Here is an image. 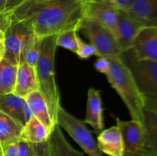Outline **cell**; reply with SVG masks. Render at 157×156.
Segmentation results:
<instances>
[{
    "mask_svg": "<svg viewBox=\"0 0 157 156\" xmlns=\"http://www.w3.org/2000/svg\"><path fill=\"white\" fill-rule=\"evenodd\" d=\"M11 13L31 21L35 35L43 39L63 32L77 29L84 18L81 0H53L36 3L29 0Z\"/></svg>",
    "mask_w": 157,
    "mask_h": 156,
    "instance_id": "1",
    "label": "cell"
},
{
    "mask_svg": "<svg viewBox=\"0 0 157 156\" xmlns=\"http://www.w3.org/2000/svg\"><path fill=\"white\" fill-rule=\"evenodd\" d=\"M58 35L42 39L40 56L35 67L38 91L44 97L54 124H57L58 112L61 106L60 93L55 80V57Z\"/></svg>",
    "mask_w": 157,
    "mask_h": 156,
    "instance_id": "2",
    "label": "cell"
},
{
    "mask_svg": "<svg viewBox=\"0 0 157 156\" xmlns=\"http://www.w3.org/2000/svg\"><path fill=\"white\" fill-rule=\"evenodd\" d=\"M111 60L110 69L105 76L127 106L133 120L144 127V102L131 70L124 58Z\"/></svg>",
    "mask_w": 157,
    "mask_h": 156,
    "instance_id": "3",
    "label": "cell"
},
{
    "mask_svg": "<svg viewBox=\"0 0 157 156\" xmlns=\"http://www.w3.org/2000/svg\"><path fill=\"white\" fill-rule=\"evenodd\" d=\"M123 58L140 92L144 110L157 113V63L136 59L130 50L124 53Z\"/></svg>",
    "mask_w": 157,
    "mask_h": 156,
    "instance_id": "4",
    "label": "cell"
},
{
    "mask_svg": "<svg viewBox=\"0 0 157 156\" xmlns=\"http://www.w3.org/2000/svg\"><path fill=\"white\" fill-rule=\"evenodd\" d=\"M9 12L7 24L4 32V58L15 65H18L19 57L25 47L35 36L30 20L18 17Z\"/></svg>",
    "mask_w": 157,
    "mask_h": 156,
    "instance_id": "5",
    "label": "cell"
},
{
    "mask_svg": "<svg viewBox=\"0 0 157 156\" xmlns=\"http://www.w3.org/2000/svg\"><path fill=\"white\" fill-rule=\"evenodd\" d=\"M78 32L85 36L96 48L98 57H104L109 59L122 58L124 53L115 36L99 23L83 18L78 27Z\"/></svg>",
    "mask_w": 157,
    "mask_h": 156,
    "instance_id": "6",
    "label": "cell"
},
{
    "mask_svg": "<svg viewBox=\"0 0 157 156\" xmlns=\"http://www.w3.org/2000/svg\"><path fill=\"white\" fill-rule=\"evenodd\" d=\"M57 123L67 132L87 155L103 156L91 132L87 128L84 121L71 115L62 106L58 112Z\"/></svg>",
    "mask_w": 157,
    "mask_h": 156,
    "instance_id": "7",
    "label": "cell"
},
{
    "mask_svg": "<svg viewBox=\"0 0 157 156\" xmlns=\"http://www.w3.org/2000/svg\"><path fill=\"white\" fill-rule=\"evenodd\" d=\"M116 120L124 139V156H144L146 149L145 127L133 119L123 121L116 118Z\"/></svg>",
    "mask_w": 157,
    "mask_h": 156,
    "instance_id": "8",
    "label": "cell"
},
{
    "mask_svg": "<svg viewBox=\"0 0 157 156\" xmlns=\"http://www.w3.org/2000/svg\"><path fill=\"white\" fill-rule=\"evenodd\" d=\"M119 9L110 0H90L84 2V18L93 20L108 29L116 38Z\"/></svg>",
    "mask_w": 157,
    "mask_h": 156,
    "instance_id": "9",
    "label": "cell"
},
{
    "mask_svg": "<svg viewBox=\"0 0 157 156\" xmlns=\"http://www.w3.org/2000/svg\"><path fill=\"white\" fill-rule=\"evenodd\" d=\"M144 27L147 26L127 11L119 10L116 39L123 53L131 50L138 34Z\"/></svg>",
    "mask_w": 157,
    "mask_h": 156,
    "instance_id": "10",
    "label": "cell"
},
{
    "mask_svg": "<svg viewBox=\"0 0 157 156\" xmlns=\"http://www.w3.org/2000/svg\"><path fill=\"white\" fill-rule=\"evenodd\" d=\"M130 50L136 59L157 63V26L143 28Z\"/></svg>",
    "mask_w": 157,
    "mask_h": 156,
    "instance_id": "11",
    "label": "cell"
},
{
    "mask_svg": "<svg viewBox=\"0 0 157 156\" xmlns=\"http://www.w3.org/2000/svg\"><path fill=\"white\" fill-rule=\"evenodd\" d=\"M84 123L91 125L98 134L104 130V108L101 91L93 87H90L87 93V113Z\"/></svg>",
    "mask_w": 157,
    "mask_h": 156,
    "instance_id": "12",
    "label": "cell"
},
{
    "mask_svg": "<svg viewBox=\"0 0 157 156\" xmlns=\"http://www.w3.org/2000/svg\"><path fill=\"white\" fill-rule=\"evenodd\" d=\"M97 144L100 151L107 155L124 156V139L117 125L101 132L98 134Z\"/></svg>",
    "mask_w": 157,
    "mask_h": 156,
    "instance_id": "13",
    "label": "cell"
},
{
    "mask_svg": "<svg viewBox=\"0 0 157 156\" xmlns=\"http://www.w3.org/2000/svg\"><path fill=\"white\" fill-rule=\"evenodd\" d=\"M36 90H38V82L35 67L26 63L18 64L13 93L25 99Z\"/></svg>",
    "mask_w": 157,
    "mask_h": 156,
    "instance_id": "14",
    "label": "cell"
},
{
    "mask_svg": "<svg viewBox=\"0 0 157 156\" xmlns=\"http://www.w3.org/2000/svg\"><path fill=\"white\" fill-rule=\"evenodd\" d=\"M48 142L51 156H84L82 151L76 150L68 143L58 123L54 125Z\"/></svg>",
    "mask_w": 157,
    "mask_h": 156,
    "instance_id": "15",
    "label": "cell"
},
{
    "mask_svg": "<svg viewBox=\"0 0 157 156\" xmlns=\"http://www.w3.org/2000/svg\"><path fill=\"white\" fill-rule=\"evenodd\" d=\"M127 12L146 26H157V0H134Z\"/></svg>",
    "mask_w": 157,
    "mask_h": 156,
    "instance_id": "16",
    "label": "cell"
},
{
    "mask_svg": "<svg viewBox=\"0 0 157 156\" xmlns=\"http://www.w3.org/2000/svg\"><path fill=\"white\" fill-rule=\"evenodd\" d=\"M25 104V98L13 93L0 94V111L12 117L23 126L25 124L23 116V110Z\"/></svg>",
    "mask_w": 157,
    "mask_h": 156,
    "instance_id": "17",
    "label": "cell"
},
{
    "mask_svg": "<svg viewBox=\"0 0 157 156\" xmlns=\"http://www.w3.org/2000/svg\"><path fill=\"white\" fill-rule=\"evenodd\" d=\"M25 100L32 110L34 117L36 118L49 131L52 132L55 124L51 117L47 103L41 93L38 90L34 91L25 98Z\"/></svg>",
    "mask_w": 157,
    "mask_h": 156,
    "instance_id": "18",
    "label": "cell"
},
{
    "mask_svg": "<svg viewBox=\"0 0 157 156\" xmlns=\"http://www.w3.org/2000/svg\"><path fill=\"white\" fill-rule=\"evenodd\" d=\"M23 125L12 117L0 111V146L1 148L18 142Z\"/></svg>",
    "mask_w": 157,
    "mask_h": 156,
    "instance_id": "19",
    "label": "cell"
},
{
    "mask_svg": "<svg viewBox=\"0 0 157 156\" xmlns=\"http://www.w3.org/2000/svg\"><path fill=\"white\" fill-rule=\"evenodd\" d=\"M50 134L51 132L36 118L33 117L23 126L20 139L30 143H41L47 142Z\"/></svg>",
    "mask_w": 157,
    "mask_h": 156,
    "instance_id": "20",
    "label": "cell"
},
{
    "mask_svg": "<svg viewBox=\"0 0 157 156\" xmlns=\"http://www.w3.org/2000/svg\"><path fill=\"white\" fill-rule=\"evenodd\" d=\"M146 149L144 156H157V113L144 110Z\"/></svg>",
    "mask_w": 157,
    "mask_h": 156,
    "instance_id": "21",
    "label": "cell"
},
{
    "mask_svg": "<svg viewBox=\"0 0 157 156\" xmlns=\"http://www.w3.org/2000/svg\"><path fill=\"white\" fill-rule=\"evenodd\" d=\"M18 65L3 58L0 61V94L12 93L15 90Z\"/></svg>",
    "mask_w": 157,
    "mask_h": 156,
    "instance_id": "22",
    "label": "cell"
},
{
    "mask_svg": "<svg viewBox=\"0 0 157 156\" xmlns=\"http://www.w3.org/2000/svg\"><path fill=\"white\" fill-rule=\"evenodd\" d=\"M41 41H42V39L35 35L20 54L18 64L26 63L34 67H36L40 56Z\"/></svg>",
    "mask_w": 157,
    "mask_h": 156,
    "instance_id": "23",
    "label": "cell"
},
{
    "mask_svg": "<svg viewBox=\"0 0 157 156\" xmlns=\"http://www.w3.org/2000/svg\"><path fill=\"white\" fill-rule=\"evenodd\" d=\"M78 33V31L77 29H71L58 34L56 40L57 47H63L76 54L78 50V42H77Z\"/></svg>",
    "mask_w": 157,
    "mask_h": 156,
    "instance_id": "24",
    "label": "cell"
},
{
    "mask_svg": "<svg viewBox=\"0 0 157 156\" xmlns=\"http://www.w3.org/2000/svg\"><path fill=\"white\" fill-rule=\"evenodd\" d=\"M77 42H78V50L76 54L81 59H87L91 56H98V51L96 48L90 43H86L81 39L79 35H77Z\"/></svg>",
    "mask_w": 157,
    "mask_h": 156,
    "instance_id": "25",
    "label": "cell"
},
{
    "mask_svg": "<svg viewBox=\"0 0 157 156\" xmlns=\"http://www.w3.org/2000/svg\"><path fill=\"white\" fill-rule=\"evenodd\" d=\"M33 156H51L48 142L32 143Z\"/></svg>",
    "mask_w": 157,
    "mask_h": 156,
    "instance_id": "26",
    "label": "cell"
},
{
    "mask_svg": "<svg viewBox=\"0 0 157 156\" xmlns=\"http://www.w3.org/2000/svg\"><path fill=\"white\" fill-rule=\"evenodd\" d=\"M110 64H111V60L109 58L98 57V60L94 63V67L100 73L105 75L110 69Z\"/></svg>",
    "mask_w": 157,
    "mask_h": 156,
    "instance_id": "27",
    "label": "cell"
},
{
    "mask_svg": "<svg viewBox=\"0 0 157 156\" xmlns=\"http://www.w3.org/2000/svg\"><path fill=\"white\" fill-rule=\"evenodd\" d=\"M2 156H19L18 141L2 147Z\"/></svg>",
    "mask_w": 157,
    "mask_h": 156,
    "instance_id": "28",
    "label": "cell"
},
{
    "mask_svg": "<svg viewBox=\"0 0 157 156\" xmlns=\"http://www.w3.org/2000/svg\"><path fill=\"white\" fill-rule=\"evenodd\" d=\"M19 156H33L32 143L24 140H18Z\"/></svg>",
    "mask_w": 157,
    "mask_h": 156,
    "instance_id": "29",
    "label": "cell"
},
{
    "mask_svg": "<svg viewBox=\"0 0 157 156\" xmlns=\"http://www.w3.org/2000/svg\"><path fill=\"white\" fill-rule=\"evenodd\" d=\"M119 10L128 11L132 7L134 0H110Z\"/></svg>",
    "mask_w": 157,
    "mask_h": 156,
    "instance_id": "30",
    "label": "cell"
},
{
    "mask_svg": "<svg viewBox=\"0 0 157 156\" xmlns=\"http://www.w3.org/2000/svg\"><path fill=\"white\" fill-rule=\"evenodd\" d=\"M29 0H7L4 12H11Z\"/></svg>",
    "mask_w": 157,
    "mask_h": 156,
    "instance_id": "31",
    "label": "cell"
},
{
    "mask_svg": "<svg viewBox=\"0 0 157 156\" xmlns=\"http://www.w3.org/2000/svg\"><path fill=\"white\" fill-rule=\"evenodd\" d=\"M23 116H24V119H25V123L27 122H29L32 118L34 117L32 110H31L30 107L29 106L27 102H26L25 106L24 107V110H23Z\"/></svg>",
    "mask_w": 157,
    "mask_h": 156,
    "instance_id": "32",
    "label": "cell"
},
{
    "mask_svg": "<svg viewBox=\"0 0 157 156\" xmlns=\"http://www.w3.org/2000/svg\"><path fill=\"white\" fill-rule=\"evenodd\" d=\"M5 54V44L4 39L0 40V61L4 58Z\"/></svg>",
    "mask_w": 157,
    "mask_h": 156,
    "instance_id": "33",
    "label": "cell"
},
{
    "mask_svg": "<svg viewBox=\"0 0 157 156\" xmlns=\"http://www.w3.org/2000/svg\"><path fill=\"white\" fill-rule=\"evenodd\" d=\"M7 0H0V13L4 12Z\"/></svg>",
    "mask_w": 157,
    "mask_h": 156,
    "instance_id": "34",
    "label": "cell"
},
{
    "mask_svg": "<svg viewBox=\"0 0 157 156\" xmlns=\"http://www.w3.org/2000/svg\"><path fill=\"white\" fill-rule=\"evenodd\" d=\"M33 1L36 3H41V2H45L53 1V0H33Z\"/></svg>",
    "mask_w": 157,
    "mask_h": 156,
    "instance_id": "35",
    "label": "cell"
},
{
    "mask_svg": "<svg viewBox=\"0 0 157 156\" xmlns=\"http://www.w3.org/2000/svg\"><path fill=\"white\" fill-rule=\"evenodd\" d=\"M4 39V32L2 30H0V40Z\"/></svg>",
    "mask_w": 157,
    "mask_h": 156,
    "instance_id": "36",
    "label": "cell"
},
{
    "mask_svg": "<svg viewBox=\"0 0 157 156\" xmlns=\"http://www.w3.org/2000/svg\"><path fill=\"white\" fill-rule=\"evenodd\" d=\"M0 156H2V151L1 146H0Z\"/></svg>",
    "mask_w": 157,
    "mask_h": 156,
    "instance_id": "37",
    "label": "cell"
},
{
    "mask_svg": "<svg viewBox=\"0 0 157 156\" xmlns=\"http://www.w3.org/2000/svg\"><path fill=\"white\" fill-rule=\"evenodd\" d=\"M81 1H82L83 2H88V1H90V0H81Z\"/></svg>",
    "mask_w": 157,
    "mask_h": 156,
    "instance_id": "38",
    "label": "cell"
}]
</instances>
